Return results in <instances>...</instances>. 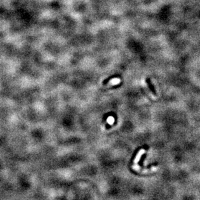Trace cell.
<instances>
[{
    "mask_svg": "<svg viewBox=\"0 0 200 200\" xmlns=\"http://www.w3.org/2000/svg\"><path fill=\"white\" fill-rule=\"evenodd\" d=\"M145 153V150H144V149H142V150H141L139 151L138 154H137V155H136L134 160V163L135 164V165L139 162V161L140 159H141V157L142 156V154H144Z\"/></svg>",
    "mask_w": 200,
    "mask_h": 200,
    "instance_id": "1",
    "label": "cell"
},
{
    "mask_svg": "<svg viewBox=\"0 0 200 200\" xmlns=\"http://www.w3.org/2000/svg\"><path fill=\"white\" fill-rule=\"evenodd\" d=\"M114 118H113V117H112V116H109L108 118V119H107V122H108V123L109 125L113 124V123H114Z\"/></svg>",
    "mask_w": 200,
    "mask_h": 200,
    "instance_id": "3",
    "label": "cell"
},
{
    "mask_svg": "<svg viewBox=\"0 0 200 200\" xmlns=\"http://www.w3.org/2000/svg\"><path fill=\"white\" fill-rule=\"evenodd\" d=\"M121 82V80H120L118 78H115L111 79L109 82H108V85H116L118 84Z\"/></svg>",
    "mask_w": 200,
    "mask_h": 200,
    "instance_id": "2",
    "label": "cell"
}]
</instances>
